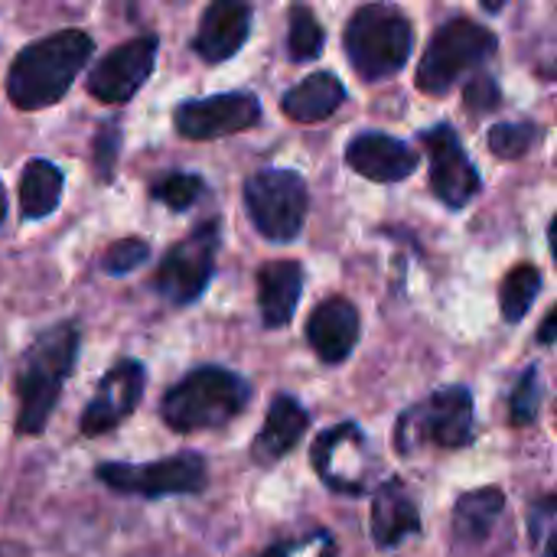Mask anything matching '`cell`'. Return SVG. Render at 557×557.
<instances>
[{"mask_svg": "<svg viewBox=\"0 0 557 557\" xmlns=\"http://www.w3.org/2000/svg\"><path fill=\"white\" fill-rule=\"evenodd\" d=\"M3 215H7V196H3V186H0V222H3Z\"/></svg>", "mask_w": 557, "mask_h": 557, "instance_id": "cell-35", "label": "cell"}, {"mask_svg": "<svg viewBox=\"0 0 557 557\" xmlns=\"http://www.w3.org/2000/svg\"><path fill=\"white\" fill-rule=\"evenodd\" d=\"M307 339L326 366L346 362L359 343V310L343 297L320 304L307 323Z\"/></svg>", "mask_w": 557, "mask_h": 557, "instance_id": "cell-16", "label": "cell"}, {"mask_svg": "<svg viewBox=\"0 0 557 557\" xmlns=\"http://www.w3.org/2000/svg\"><path fill=\"white\" fill-rule=\"evenodd\" d=\"M62 173L49 160H33L26 163L20 176V212L23 219H42L49 215L59 199H62Z\"/></svg>", "mask_w": 557, "mask_h": 557, "instance_id": "cell-22", "label": "cell"}, {"mask_svg": "<svg viewBox=\"0 0 557 557\" xmlns=\"http://www.w3.org/2000/svg\"><path fill=\"white\" fill-rule=\"evenodd\" d=\"M539 290H542V271H539V268H532V264H519L512 274H506L503 290H499L503 317H506L509 323L525 320V313L532 310V304H535Z\"/></svg>", "mask_w": 557, "mask_h": 557, "instance_id": "cell-24", "label": "cell"}, {"mask_svg": "<svg viewBox=\"0 0 557 557\" xmlns=\"http://www.w3.org/2000/svg\"><path fill=\"white\" fill-rule=\"evenodd\" d=\"M98 480L114 493L160 499V496L202 493L209 470L199 454H176L153 463H104L98 467Z\"/></svg>", "mask_w": 557, "mask_h": 557, "instance_id": "cell-8", "label": "cell"}, {"mask_svg": "<svg viewBox=\"0 0 557 557\" xmlns=\"http://www.w3.org/2000/svg\"><path fill=\"white\" fill-rule=\"evenodd\" d=\"M248 29H251V3L248 0H212L199 23L193 46L206 62H225L245 46Z\"/></svg>", "mask_w": 557, "mask_h": 557, "instance_id": "cell-15", "label": "cell"}, {"mask_svg": "<svg viewBox=\"0 0 557 557\" xmlns=\"http://www.w3.org/2000/svg\"><path fill=\"white\" fill-rule=\"evenodd\" d=\"M75 356H78V330L72 323L49 326L23 352L16 372V398H20L16 431L23 437L46 431L49 414L62 395V385L75 366Z\"/></svg>", "mask_w": 557, "mask_h": 557, "instance_id": "cell-2", "label": "cell"}, {"mask_svg": "<svg viewBox=\"0 0 557 557\" xmlns=\"http://www.w3.org/2000/svg\"><path fill=\"white\" fill-rule=\"evenodd\" d=\"M251 385L242 375L219 366H202L163 395L160 418L180 434L219 431L245 411Z\"/></svg>", "mask_w": 557, "mask_h": 557, "instance_id": "cell-3", "label": "cell"}, {"mask_svg": "<svg viewBox=\"0 0 557 557\" xmlns=\"http://www.w3.org/2000/svg\"><path fill=\"white\" fill-rule=\"evenodd\" d=\"M470 437H473V395L460 385H450L398 418L395 444L405 454L418 447L454 450L470 444Z\"/></svg>", "mask_w": 557, "mask_h": 557, "instance_id": "cell-6", "label": "cell"}, {"mask_svg": "<svg viewBox=\"0 0 557 557\" xmlns=\"http://www.w3.org/2000/svg\"><path fill=\"white\" fill-rule=\"evenodd\" d=\"M463 101H467V111L470 114H490L499 108V85L490 78V75H476L467 91H463Z\"/></svg>", "mask_w": 557, "mask_h": 557, "instance_id": "cell-31", "label": "cell"}, {"mask_svg": "<svg viewBox=\"0 0 557 557\" xmlns=\"http://www.w3.org/2000/svg\"><path fill=\"white\" fill-rule=\"evenodd\" d=\"M176 131L189 140H215L238 131H248L261 121V104L255 95L228 91L199 101H183L173 114Z\"/></svg>", "mask_w": 557, "mask_h": 557, "instance_id": "cell-11", "label": "cell"}, {"mask_svg": "<svg viewBox=\"0 0 557 557\" xmlns=\"http://www.w3.org/2000/svg\"><path fill=\"white\" fill-rule=\"evenodd\" d=\"M346 101V88L333 72H313L284 95V114L300 124H317L330 117Z\"/></svg>", "mask_w": 557, "mask_h": 557, "instance_id": "cell-21", "label": "cell"}, {"mask_svg": "<svg viewBox=\"0 0 557 557\" xmlns=\"http://www.w3.org/2000/svg\"><path fill=\"white\" fill-rule=\"evenodd\" d=\"M539 401H542V382H539V369H529L516 392H512V424L522 428V424H532L535 414H539Z\"/></svg>", "mask_w": 557, "mask_h": 557, "instance_id": "cell-29", "label": "cell"}, {"mask_svg": "<svg viewBox=\"0 0 557 557\" xmlns=\"http://www.w3.org/2000/svg\"><path fill=\"white\" fill-rule=\"evenodd\" d=\"M424 147L431 153L434 196L450 209H463L480 193V170L470 163L460 137L450 124H437L434 131H424Z\"/></svg>", "mask_w": 557, "mask_h": 557, "instance_id": "cell-12", "label": "cell"}, {"mask_svg": "<svg viewBox=\"0 0 557 557\" xmlns=\"http://www.w3.org/2000/svg\"><path fill=\"white\" fill-rule=\"evenodd\" d=\"M117 140H121V134H117L114 124H104V127L98 131V137H95V163H98V176H101V180H111V173H114V163H117Z\"/></svg>", "mask_w": 557, "mask_h": 557, "instance_id": "cell-32", "label": "cell"}, {"mask_svg": "<svg viewBox=\"0 0 557 557\" xmlns=\"http://www.w3.org/2000/svg\"><path fill=\"white\" fill-rule=\"evenodd\" d=\"M147 258H150V245L144 238H121L101 255V271L121 277V274H131L134 268H140Z\"/></svg>", "mask_w": 557, "mask_h": 557, "instance_id": "cell-28", "label": "cell"}, {"mask_svg": "<svg viewBox=\"0 0 557 557\" xmlns=\"http://www.w3.org/2000/svg\"><path fill=\"white\" fill-rule=\"evenodd\" d=\"M140 395H144V366L134 359L117 362L114 369L104 372L95 398L82 411V421H78L82 434L101 437V434L114 431L117 424H124L134 414V408L140 405Z\"/></svg>", "mask_w": 557, "mask_h": 557, "instance_id": "cell-13", "label": "cell"}, {"mask_svg": "<svg viewBox=\"0 0 557 557\" xmlns=\"http://www.w3.org/2000/svg\"><path fill=\"white\" fill-rule=\"evenodd\" d=\"M215 248H219V225L206 222L183 242H176L157 268L153 287L176 307L199 300L206 284L215 271Z\"/></svg>", "mask_w": 557, "mask_h": 557, "instance_id": "cell-9", "label": "cell"}, {"mask_svg": "<svg viewBox=\"0 0 557 557\" xmlns=\"http://www.w3.org/2000/svg\"><path fill=\"white\" fill-rule=\"evenodd\" d=\"M503 509H506V496L499 490L467 493L454 509V535L460 542H483L499 522Z\"/></svg>", "mask_w": 557, "mask_h": 557, "instance_id": "cell-23", "label": "cell"}, {"mask_svg": "<svg viewBox=\"0 0 557 557\" xmlns=\"http://www.w3.org/2000/svg\"><path fill=\"white\" fill-rule=\"evenodd\" d=\"M91 52H95V42L82 29H65L39 42H29L7 72L10 101L23 111L55 104L69 91L75 75L85 69Z\"/></svg>", "mask_w": 557, "mask_h": 557, "instance_id": "cell-1", "label": "cell"}, {"mask_svg": "<svg viewBox=\"0 0 557 557\" xmlns=\"http://www.w3.org/2000/svg\"><path fill=\"white\" fill-rule=\"evenodd\" d=\"M555 323H557V313H548V317H545V323H542V333H539V339H542L545 346L555 339Z\"/></svg>", "mask_w": 557, "mask_h": 557, "instance_id": "cell-33", "label": "cell"}, {"mask_svg": "<svg viewBox=\"0 0 557 557\" xmlns=\"http://www.w3.org/2000/svg\"><path fill=\"white\" fill-rule=\"evenodd\" d=\"M199 196H202V180L193 176V173H170L166 180L153 183V199L166 202L173 212L189 209Z\"/></svg>", "mask_w": 557, "mask_h": 557, "instance_id": "cell-27", "label": "cell"}, {"mask_svg": "<svg viewBox=\"0 0 557 557\" xmlns=\"http://www.w3.org/2000/svg\"><path fill=\"white\" fill-rule=\"evenodd\" d=\"M307 428H310V414L297 398H290V395L274 398V405H271V411H268V418H264V424L251 444L255 463L274 467L277 460H284L297 447V441L304 437Z\"/></svg>", "mask_w": 557, "mask_h": 557, "instance_id": "cell-18", "label": "cell"}, {"mask_svg": "<svg viewBox=\"0 0 557 557\" xmlns=\"http://www.w3.org/2000/svg\"><path fill=\"white\" fill-rule=\"evenodd\" d=\"M493 52H496V36L486 26L467 16L450 20L437 29L418 65V88L424 95H447L457 78L473 72Z\"/></svg>", "mask_w": 557, "mask_h": 557, "instance_id": "cell-5", "label": "cell"}, {"mask_svg": "<svg viewBox=\"0 0 557 557\" xmlns=\"http://www.w3.org/2000/svg\"><path fill=\"white\" fill-rule=\"evenodd\" d=\"M539 140L535 124H496L490 131V150L503 160H519Z\"/></svg>", "mask_w": 557, "mask_h": 557, "instance_id": "cell-26", "label": "cell"}, {"mask_svg": "<svg viewBox=\"0 0 557 557\" xmlns=\"http://www.w3.org/2000/svg\"><path fill=\"white\" fill-rule=\"evenodd\" d=\"M421 532V516L414 499L408 496V490L401 486V480H388L379 486L375 493V506H372V539L382 548H395L405 539Z\"/></svg>", "mask_w": 557, "mask_h": 557, "instance_id": "cell-20", "label": "cell"}, {"mask_svg": "<svg viewBox=\"0 0 557 557\" xmlns=\"http://www.w3.org/2000/svg\"><path fill=\"white\" fill-rule=\"evenodd\" d=\"M245 206L255 228L271 242H294L307 219V183L290 170H264L245 183Z\"/></svg>", "mask_w": 557, "mask_h": 557, "instance_id": "cell-7", "label": "cell"}, {"mask_svg": "<svg viewBox=\"0 0 557 557\" xmlns=\"http://www.w3.org/2000/svg\"><path fill=\"white\" fill-rule=\"evenodd\" d=\"M483 7H486L490 13H499V10L506 7V0H483Z\"/></svg>", "mask_w": 557, "mask_h": 557, "instance_id": "cell-34", "label": "cell"}, {"mask_svg": "<svg viewBox=\"0 0 557 557\" xmlns=\"http://www.w3.org/2000/svg\"><path fill=\"white\" fill-rule=\"evenodd\" d=\"M313 470L333 493H366L372 480V454L356 424H336L313 444Z\"/></svg>", "mask_w": 557, "mask_h": 557, "instance_id": "cell-10", "label": "cell"}, {"mask_svg": "<svg viewBox=\"0 0 557 557\" xmlns=\"http://www.w3.org/2000/svg\"><path fill=\"white\" fill-rule=\"evenodd\" d=\"M346 163L375 183H398L418 170V157L408 144L385 134H359L346 147Z\"/></svg>", "mask_w": 557, "mask_h": 557, "instance_id": "cell-17", "label": "cell"}, {"mask_svg": "<svg viewBox=\"0 0 557 557\" xmlns=\"http://www.w3.org/2000/svg\"><path fill=\"white\" fill-rule=\"evenodd\" d=\"M157 62V36H137L114 52H108L95 72L88 75V91L98 101L121 104L137 95V88L150 78Z\"/></svg>", "mask_w": 557, "mask_h": 557, "instance_id": "cell-14", "label": "cell"}, {"mask_svg": "<svg viewBox=\"0 0 557 557\" xmlns=\"http://www.w3.org/2000/svg\"><path fill=\"white\" fill-rule=\"evenodd\" d=\"M414 33L401 10L388 3H369L356 10L346 26V55L366 82L388 78L408 62Z\"/></svg>", "mask_w": 557, "mask_h": 557, "instance_id": "cell-4", "label": "cell"}, {"mask_svg": "<svg viewBox=\"0 0 557 557\" xmlns=\"http://www.w3.org/2000/svg\"><path fill=\"white\" fill-rule=\"evenodd\" d=\"M336 545L330 539V532H310L307 539H294L284 545H274L264 557H333Z\"/></svg>", "mask_w": 557, "mask_h": 557, "instance_id": "cell-30", "label": "cell"}, {"mask_svg": "<svg viewBox=\"0 0 557 557\" xmlns=\"http://www.w3.org/2000/svg\"><path fill=\"white\" fill-rule=\"evenodd\" d=\"M542 557H555V552H552V542H545V555Z\"/></svg>", "mask_w": 557, "mask_h": 557, "instance_id": "cell-36", "label": "cell"}, {"mask_svg": "<svg viewBox=\"0 0 557 557\" xmlns=\"http://www.w3.org/2000/svg\"><path fill=\"white\" fill-rule=\"evenodd\" d=\"M323 39H326V36H323L320 20L313 16V10L304 7V3H297V7L290 10V36H287L290 55L300 59V62L317 59L320 49H323Z\"/></svg>", "mask_w": 557, "mask_h": 557, "instance_id": "cell-25", "label": "cell"}, {"mask_svg": "<svg viewBox=\"0 0 557 557\" xmlns=\"http://www.w3.org/2000/svg\"><path fill=\"white\" fill-rule=\"evenodd\" d=\"M300 290H304V268L297 261L290 258L268 261L258 271V307H261L264 326L271 330L287 326L297 313Z\"/></svg>", "mask_w": 557, "mask_h": 557, "instance_id": "cell-19", "label": "cell"}]
</instances>
